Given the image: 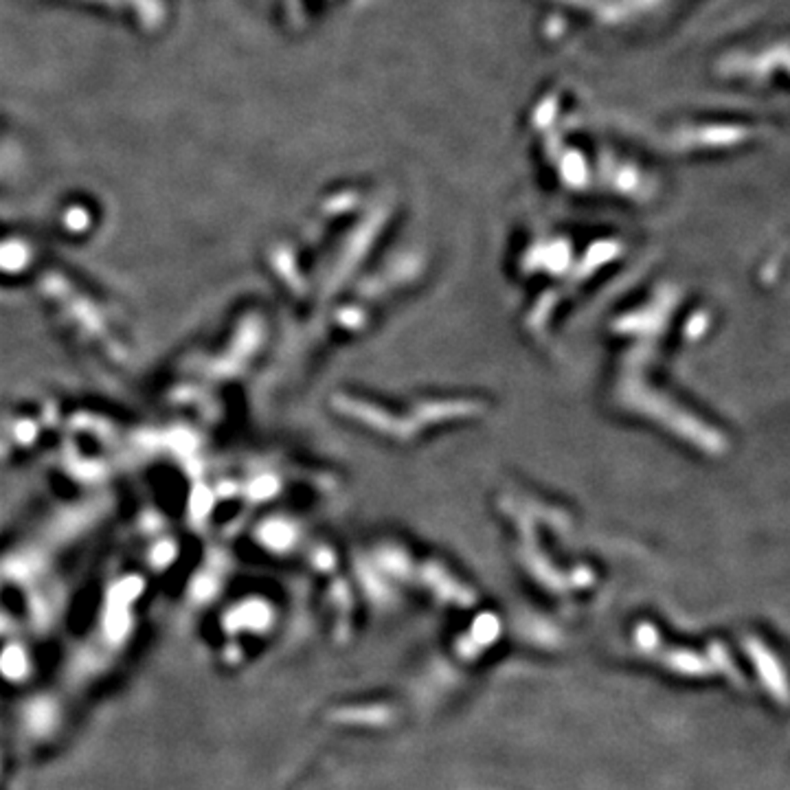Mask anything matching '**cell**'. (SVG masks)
Masks as SVG:
<instances>
[{"mask_svg": "<svg viewBox=\"0 0 790 790\" xmlns=\"http://www.w3.org/2000/svg\"><path fill=\"white\" fill-rule=\"evenodd\" d=\"M523 137L540 174L571 196L648 200L659 183L653 152L602 121L562 84L529 101Z\"/></svg>", "mask_w": 790, "mask_h": 790, "instance_id": "cell-1", "label": "cell"}, {"mask_svg": "<svg viewBox=\"0 0 790 790\" xmlns=\"http://www.w3.org/2000/svg\"><path fill=\"white\" fill-rule=\"evenodd\" d=\"M540 38L560 49L635 46L663 38L707 0H523Z\"/></svg>", "mask_w": 790, "mask_h": 790, "instance_id": "cell-2", "label": "cell"}, {"mask_svg": "<svg viewBox=\"0 0 790 790\" xmlns=\"http://www.w3.org/2000/svg\"><path fill=\"white\" fill-rule=\"evenodd\" d=\"M775 62H786V35L773 29L757 31L727 44L714 59L720 84L762 99L786 95V71H775Z\"/></svg>", "mask_w": 790, "mask_h": 790, "instance_id": "cell-3", "label": "cell"}]
</instances>
